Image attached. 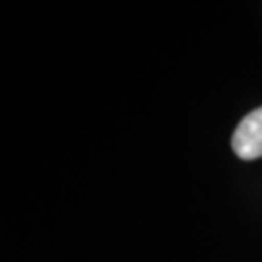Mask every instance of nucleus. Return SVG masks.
<instances>
[{"label": "nucleus", "instance_id": "nucleus-1", "mask_svg": "<svg viewBox=\"0 0 262 262\" xmlns=\"http://www.w3.org/2000/svg\"><path fill=\"white\" fill-rule=\"evenodd\" d=\"M231 148L235 156L245 161L262 158V107L251 111L237 124L231 138Z\"/></svg>", "mask_w": 262, "mask_h": 262}]
</instances>
